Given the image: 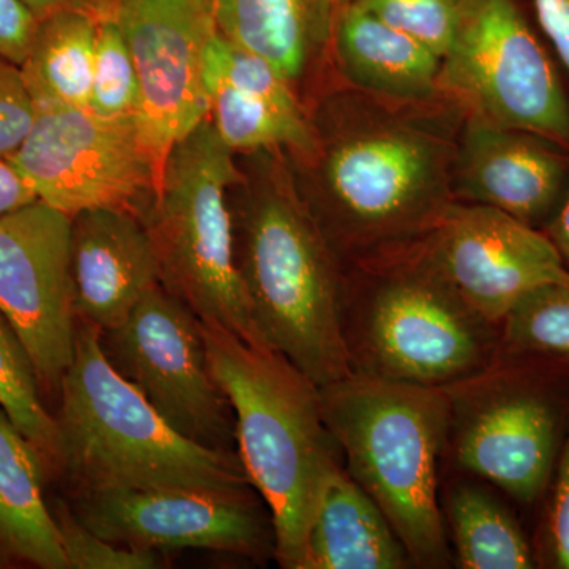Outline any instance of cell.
I'll return each instance as SVG.
<instances>
[{
	"label": "cell",
	"mask_w": 569,
	"mask_h": 569,
	"mask_svg": "<svg viewBox=\"0 0 569 569\" xmlns=\"http://www.w3.org/2000/svg\"><path fill=\"white\" fill-rule=\"evenodd\" d=\"M309 112L312 146L284 156L343 269L421 246L456 203L452 162L466 112L445 96L397 102L336 77Z\"/></svg>",
	"instance_id": "1"
},
{
	"label": "cell",
	"mask_w": 569,
	"mask_h": 569,
	"mask_svg": "<svg viewBox=\"0 0 569 569\" xmlns=\"http://www.w3.org/2000/svg\"><path fill=\"white\" fill-rule=\"evenodd\" d=\"M234 264L266 346L318 388L350 376L346 269L299 194L283 151L236 153Z\"/></svg>",
	"instance_id": "2"
},
{
	"label": "cell",
	"mask_w": 569,
	"mask_h": 569,
	"mask_svg": "<svg viewBox=\"0 0 569 569\" xmlns=\"http://www.w3.org/2000/svg\"><path fill=\"white\" fill-rule=\"evenodd\" d=\"M201 329L212 376L233 408L239 458L271 512L274 559L302 569L318 498L343 466L320 388L279 351L250 346L220 326L201 321Z\"/></svg>",
	"instance_id": "3"
},
{
	"label": "cell",
	"mask_w": 569,
	"mask_h": 569,
	"mask_svg": "<svg viewBox=\"0 0 569 569\" xmlns=\"http://www.w3.org/2000/svg\"><path fill=\"white\" fill-rule=\"evenodd\" d=\"M96 326L77 320L73 361L61 381L58 477L73 496L163 486L250 488L238 452L213 451L167 425L108 361Z\"/></svg>",
	"instance_id": "4"
},
{
	"label": "cell",
	"mask_w": 569,
	"mask_h": 569,
	"mask_svg": "<svg viewBox=\"0 0 569 569\" xmlns=\"http://www.w3.org/2000/svg\"><path fill=\"white\" fill-rule=\"evenodd\" d=\"M320 400L343 467L387 516L413 567H451L438 498L447 389L350 373L320 388Z\"/></svg>",
	"instance_id": "5"
},
{
	"label": "cell",
	"mask_w": 569,
	"mask_h": 569,
	"mask_svg": "<svg viewBox=\"0 0 569 569\" xmlns=\"http://www.w3.org/2000/svg\"><path fill=\"white\" fill-rule=\"evenodd\" d=\"M343 339L351 372L449 388L500 356V326L463 301L421 250L346 271Z\"/></svg>",
	"instance_id": "6"
},
{
	"label": "cell",
	"mask_w": 569,
	"mask_h": 569,
	"mask_svg": "<svg viewBox=\"0 0 569 569\" xmlns=\"http://www.w3.org/2000/svg\"><path fill=\"white\" fill-rule=\"evenodd\" d=\"M238 176L236 153L204 119L168 153L162 186L141 222L168 293L204 323L268 348L234 264L228 193Z\"/></svg>",
	"instance_id": "7"
},
{
	"label": "cell",
	"mask_w": 569,
	"mask_h": 569,
	"mask_svg": "<svg viewBox=\"0 0 569 569\" xmlns=\"http://www.w3.org/2000/svg\"><path fill=\"white\" fill-rule=\"evenodd\" d=\"M448 447L456 467L531 507L548 490L569 418V366L500 355L452 385Z\"/></svg>",
	"instance_id": "8"
},
{
	"label": "cell",
	"mask_w": 569,
	"mask_h": 569,
	"mask_svg": "<svg viewBox=\"0 0 569 569\" xmlns=\"http://www.w3.org/2000/svg\"><path fill=\"white\" fill-rule=\"evenodd\" d=\"M529 2L459 0L440 89L466 116L529 130L569 149L567 70Z\"/></svg>",
	"instance_id": "9"
},
{
	"label": "cell",
	"mask_w": 569,
	"mask_h": 569,
	"mask_svg": "<svg viewBox=\"0 0 569 569\" xmlns=\"http://www.w3.org/2000/svg\"><path fill=\"white\" fill-rule=\"evenodd\" d=\"M99 337L110 365L176 432L213 451L238 452L233 408L209 367L201 320L162 284L126 323Z\"/></svg>",
	"instance_id": "10"
},
{
	"label": "cell",
	"mask_w": 569,
	"mask_h": 569,
	"mask_svg": "<svg viewBox=\"0 0 569 569\" xmlns=\"http://www.w3.org/2000/svg\"><path fill=\"white\" fill-rule=\"evenodd\" d=\"M10 160L40 201L70 217L108 208L141 219L162 183L140 118H100L89 108H37L31 132Z\"/></svg>",
	"instance_id": "11"
},
{
	"label": "cell",
	"mask_w": 569,
	"mask_h": 569,
	"mask_svg": "<svg viewBox=\"0 0 569 569\" xmlns=\"http://www.w3.org/2000/svg\"><path fill=\"white\" fill-rule=\"evenodd\" d=\"M71 509L99 537L123 548L208 549L253 560L276 553L271 512L253 486L100 490L78 493Z\"/></svg>",
	"instance_id": "12"
},
{
	"label": "cell",
	"mask_w": 569,
	"mask_h": 569,
	"mask_svg": "<svg viewBox=\"0 0 569 569\" xmlns=\"http://www.w3.org/2000/svg\"><path fill=\"white\" fill-rule=\"evenodd\" d=\"M100 14L116 21L132 52L142 140L162 182L176 142L208 118L204 59L217 32L216 2L100 0Z\"/></svg>",
	"instance_id": "13"
},
{
	"label": "cell",
	"mask_w": 569,
	"mask_h": 569,
	"mask_svg": "<svg viewBox=\"0 0 569 569\" xmlns=\"http://www.w3.org/2000/svg\"><path fill=\"white\" fill-rule=\"evenodd\" d=\"M70 234L71 217L40 200L0 219V310L48 392L59 391L74 353Z\"/></svg>",
	"instance_id": "14"
},
{
	"label": "cell",
	"mask_w": 569,
	"mask_h": 569,
	"mask_svg": "<svg viewBox=\"0 0 569 569\" xmlns=\"http://www.w3.org/2000/svg\"><path fill=\"white\" fill-rule=\"evenodd\" d=\"M421 250L463 301L497 326L535 288L569 279L548 236L489 206L456 201Z\"/></svg>",
	"instance_id": "15"
},
{
	"label": "cell",
	"mask_w": 569,
	"mask_h": 569,
	"mask_svg": "<svg viewBox=\"0 0 569 569\" xmlns=\"http://www.w3.org/2000/svg\"><path fill=\"white\" fill-rule=\"evenodd\" d=\"M452 194L545 231L569 193V149L529 130L466 116L460 126Z\"/></svg>",
	"instance_id": "16"
},
{
	"label": "cell",
	"mask_w": 569,
	"mask_h": 569,
	"mask_svg": "<svg viewBox=\"0 0 569 569\" xmlns=\"http://www.w3.org/2000/svg\"><path fill=\"white\" fill-rule=\"evenodd\" d=\"M208 121L234 153L306 152L310 112L293 86L261 56L217 31L204 59Z\"/></svg>",
	"instance_id": "17"
},
{
	"label": "cell",
	"mask_w": 569,
	"mask_h": 569,
	"mask_svg": "<svg viewBox=\"0 0 569 569\" xmlns=\"http://www.w3.org/2000/svg\"><path fill=\"white\" fill-rule=\"evenodd\" d=\"M70 263L74 316L100 332L126 323L160 284L151 236L140 217L121 209H89L71 217Z\"/></svg>",
	"instance_id": "18"
},
{
	"label": "cell",
	"mask_w": 569,
	"mask_h": 569,
	"mask_svg": "<svg viewBox=\"0 0 569 569\" xmlns=\"http://www.w3.org/2000/svg\"><path fill=\"white\" fill-rule=\"evenodd\" d=\"M217 31L271 62L309 108L335 77L339 0H213Z\"/></svg>",
	"instance_id": "19"
},
{
	"label": "cell",
	"mask_w": 569,
	"mask_h": 569,
	"mask_svg": "<svg viewBox=\"0 0 569 569\" xmlns=\"http://www.w3.org/2000/svg\"><path fill=\"white\" fill-rule=\"evenodd\" d=\"M331 63L337 80L381 99L430 102L443 97L436 52L353 3L337 14Z\"/></svg>",
	"instance_id": "20"
},
{
	"label": "cell",
	"mask_w": 569,
	"mask_h": 569,
	"mask_svg": "<svg viewBox=\"0 0 569 569\" xmlns=\"http://www.w3.org/2000/svg\"><path fill=\"white\" fill-rule=\"evenodd\" d=\"M413 567L387 516L346 467L326 481L306 537L302 569Z\"/></svg>",
	"instance_id": "21"
},
{
	"label": "cell",
	"mask_w": 569,
	"mask_h": 569,
	"mask_svg": "<svg viewBox=\"0 0 569 569\" xmlns=\"http://www.w3.org/2000/svg\"><path fill=\"white\" fill-rule=\"evenodd\" d=\"M48 471L0 407V553L43 569H70L43 496Z\"/></svg>",
	"instance_id": "22"
},
{
	"label": "cell",
	"mask_w": 569,
	"mask_h": 569,
	"mask_svg": "<svg viewBox=\"0 0 569 569\" xmlns=\"http://www.w3.org/2000/svg\"><path fill=\"white\" fill-rule=\"evenodd\" d=\"M99 17L67 10L39 22L20 69L37 108H88Z\"/></svg>",
	"instance_id": "23"
},
{
	"label": "cell",
	"mask_w": 569,
	"mask_h": 569,
	"mask_svg": "<svg viewBox=\"0 0 569 569\" xmlns=\"http://www.w3.org/2000/svg\"><path fill=\"white\" fill-rule=\"evenodd\" d=\"M445 516L459 568H538L533 542L492 490L477 482H458L448 490Z\"/></svg>",
	"instance_id": "24"
},
{
	"label": "cell",
	"mask_w": 569,
	"mask_h": 569,
	"mask_svg": "<svg viewBox=\"0 0 569 569\" xmlns=\"http://www.w3.org/2000/svg\"><path fill=\"white\" fill-rule=\"evenodd\" d=\"M0 407L39 452L48 475L58 477V421L43 406L31 356L0 310Z\"/></svg>",
	"instance_id": "25"
},
{
	"label": "cell",
	"mask_w": 569,
	"mask_h": 569,
	"mask_svg": "<svg viewBox=\"0 0 569 569\" xmlns=\"http://www.w3.org/2000/svg\"><path fill=\"white\" fill-rule=\"evenodd\" d=\"M500 355L569 366V279L535 288L500 325Z\"/></svg>",
	"instance_id": "26"
},
{
	"label": "cell",
	"mask_w": 569,
	"mask_h": 569,
	"mask_svg": "<svg viewBox=\"0 0 569 569\" xmlns=\"http://www.w3.org/2000/svg\"><path fill=\"white\" fill-rule=\"evenodd\" d=\"M89 110L100 118H140L141 86L132 52L121 29L108 14H100Z\"/></svg>",
	"instance_id": "27"
},
{
	"label": "cell",
	"mask_w": 569,
	"mask_h": 569,
	"mask_svg": "<svg viewBox=\"0 0 569 569\" xmlns=\"http://www.w3.org/2000/svg\"><path fill=\"white\" fill-rule=\"evenodd\" d=\"M443 58L458 24L459 0H350Z\"/></svg>",
	"instance_id": "28"
},
{
	"label": "cell",
	"mask_w": 569,
	"mask_h": 569,
	"mask_svg": "<svg viewBox=\"0 0 569 569\" xmlns=\"http://www.w3.org/2000/svg\"><path fill=\"white\" fill-rule=\"evenodd\" d=\"M70 569H152L159 567L157 552L123 548L89 529L63 501L51 507Z\"/></svg>",
	"instance_id": "29"
},
{
	"label": "cell",
	"mask_w": 569,
	"mask_h": 569,
	"mask_svg": "<svg viewBox=\"0 0 569 569\" xmlns=\"http://www.w3.org/2000/svg\"><path fill=\"white\" fill-rule=\"evenodd\" d=\"M533 548L538 568L569 569V418Z\"/></svg>",
	"instance_id": "30"
},
{
	"label": "cell",
	"mask_w": 569,
	"mask_h": 569,
	"mask_svg": "<svg viewBox=\"0 0 569 569\" xmlns=\"http://www.w3.org/2000/svg\"><path fill=\"white\" fill-rule=\"evenodd\" d=\"M37 104L20 66L0 58V159H11L31 132Z\"/></svg>",
	"instance_id": "31"
},
{
	"label": "cell",
	"mask_w": 569,
	"mask_h": 569,
	"mask_svg": "<svg viewBox=\"0 0 569 569\" xmlns=\"http://www.w3.org/2000/svg\"><path fill=\"white\" fill-rule=\"evenodd\" d=\"M39 22L21 0H0V58L21 66Z\"/></svg>",
	"instance_id": "32"
},
{
	"label": "cell",
	"mask_w": 569,
	"mask_h": 569,
	"mask_svg": "<svg viewBox=\"0 0 569 569\" xmlns=\"http://www.w3.org/2000/svg\"><path fill=\"white\" fill-rule=\"evenodd\" d=\"M550 48L569 73V0H530Z\"/></svg>",
	"instance_id": "33"
},
{
	"label": "cell",
	"mask_w": 569,
	"mask_h": 569,
	"mask_svg": "<svg viewBox=\"0 0 569 569\" xmlns=\"http://www.w3.org/2000/svg\"><path fill=\"white\" fill-rule=\"evenodd\" d=\"M39 201L32 183L10 159H0V219Z\"/></svg>",
	"instance_id": "34"
},
{
	"label": "cell",
	"mask_w": 569,
	"mask_h": 569,
	"mask_svg": "<svg viewBox=\"0 0 569 569\" xmlns=\"http://www.w3.org/2000/svg\"><path fill=\"white\" fill-rule=\"evenodd\" d=\"M21 2L39 21L67 10L91 11L99 17L100 0H21Z\"/></svg>",
	"instance_id": "35"
},
{
	"label": "cell",
	"mask_w": 569,
	"mask_h": 569,
	"mask_svg": "<svg viewBox=\"0 0 569 569\" xmlns=\"http://www.w3.org/2000/svg\"><path fill=\"white\" fill-rule=\"evenodd\" d=\"M548 236L549 241L556 247L559 252L561 261H563L565 268L569 272V193L565 198L563 204L556 213L548 227L542 231Z\"/></svg>",
	"instance_id": "36"
},
{
	"label": "cell",
	"mask_w": 569,
	"mask_h": 569,
	"mask_svg": "<svg viewBox=\"0 0 569 569\" xmlns=\"http://www.w3.org/2000/svg\"><path fill=\"white\" fill-rule=\"evenodd\" d=\"M348 2H350V0H339L340 9H342L343 6H347Z\"/></svg>",
	"instance_id": "37"
}]
</instances>
